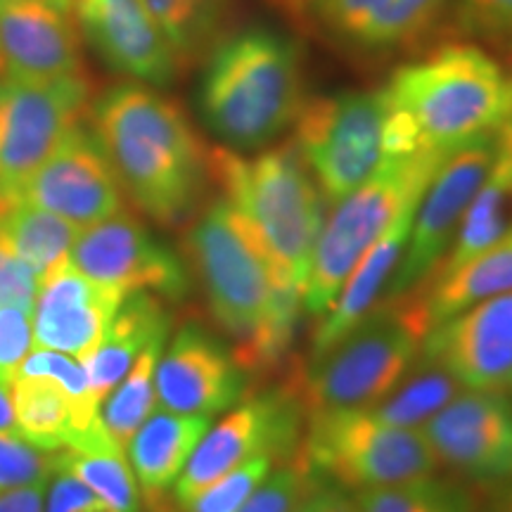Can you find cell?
<instances>
[{
  "mask_svg": "<svg viewBox=\"0 0 512 512\" xmlns=\"http://www.w3.org/2000/svg\"><path fill=\"white\" fill-rule=\"evenodd\" d=\"M185 259L211 318L238 344L240 368L252 373L283 361L304 311L302 292L280 283L259 235L233 202L221 195L192 216Z\"/></svg>",
  "mask_w": 512,
  "mask_h": 512,
  "instance_id": "6da1fadb",
  "label": "cell"
},
{
  "mask_svg": "<svg viewBox=\"0 0 512 512\" xmlns=\"http://www.w3.org/2000/svg\"><path fill=\"white\" fill-rule=\"evenodd\" d=\"M88 114L121 190L147 219L176 228L197 214L211 181L209 150L174 100L128 81L102 93Z\"/></svg>",
  "mask_w": 512,
  "mask_h": 512,
  "instance_id": "7a4b0ae2",
  "label": "cell"
},
{
  "mask_svg": "<svg viewBox=\"0 0 512 512\" xmlns=\"http://www.w3.org/2000/svg\"><path fill=\"white\" fill-rule=\"evenodd\" d=\"M392 107L389 155L439 150L494 133L512 105V76L477 46H446L396 69L384 88Z\"/></svg>",
  "mask_w": 512,
  "mask_h": 512,
  "instance_id": "3957f363",
  "label": "cell"
},
{
  "mask_svg": "<svg viewBox=\"0 0 512 512\" xmlns=\"http://www.w3.org/2000/svg\"><path fill=\"white\" fill-rule=\"evenodd\" d=\"M304 105L302 55L271 29L216 41L200 83L204 124L230 150H259L290 128Z\"/></svg>",
  "mask_w": 512,
  "mask_h": 512,
  "instance_id": "277c9868",
  "label": "cell"
},
{
  "mask_svg": "<svg viewBox=\"0 0 512 512\" xmlns=\"http://www.w3.org/2000/svg\"><path fill=\"white\" fill-rule=\"evenodd\" d=\"M209 174L259 235L280 283L302 292L325 223V197L297 145L256 157H242L230 147L214 150Z\"/></svg>",
  "mask_w": 512,
  "mask_h": 512,
  "instance_id": "5b68a950",
  "label": "cell"
},
{
  "mask_svg": "<svg viewBox=\"0 0 512 512\" xmlns=\"http://www.w3.org/2000/svg\"><path fill=\"white\" fill-rule=\"evenodd\" d=\"M430 330L418 287L377 304L328 351L311 358L309 373L297 384L306 415L377 406L420 361Z\"/></svg>",
  "mask_w": 512,
  "mask_h": 512,
  "instance_id": "8992f818",
  "label": "cell"
},
{
  "mask_svg": "<svg viewBox=\"0 0 512 512\" xmlns=\"http://www.w3.org/2000/svg\"><path fill=\"white\" fill-rule=\"evenodd\" d=\"M444 155L439 150L387 155L366 183L335 204L313 247L302 290L304 311L320 318L330 309L361 256L408 202L420 200Z\"/></svg>",
  "mask_w": 512,
  "mask_h": 512,
  "instance_id": "52a82bcc",
  "label": "cell"
},
{
  "mask_svg": "<svg viewBox=\"0 0 512 512\" xmlns=\"http://www.w3.org/2000/svg\"><path fill=\"white\" fill-rule=\"evenodd\" d=\"M292 460L354 494L434 475L439 467L422 430L389 425L370 408L306 415Z\"/></svg>",
  "mask_w": 512,
  "mask_h": 512,
  "instance_id": "ba28073f",
  "label": "cell"
},
{
  "mask_svg": "<svg viewBox=\"0 0 512 512\" xmlns=\"http://www.w3.org/2000/svg\"><path fill=\"white\" fill-rule=\"evenodd\" d=\"M387 91H347L304 100L294 119V145L325 202L337 204L387 159Z\"/></svg>",
  "mask_w": 512,
  "mask_h": 512,
  "instance_id": "9c48e42d",
  "label": "cell"
},
{
  "mask_svg": "<svg viewBox=\"0 0 512 512\" xmlns=\"http://www.w3.org/2000/svg\"><path fill=\"white\" fill-rule=\"evenodd\" d=\"M86 74L0 79V214L15 207L38 166L91 110Z\"/></svg>",
  "mask_w": 512,
  "mask_h": 512,
  "instance_id": "30bf717a",
  "label": "cell"
},
{
  "mask_svg": "<svg viewBox=\"0 0 512 512\" xmlns=\"http://www.w3.org/2000/svg\"><path fill=\"white\" fill-rule=\"evenodd\" d=\"M304 418V401L297 384L268 389L242 401L204 432L171 489L174 503H188L216 479L256 456L292 460L302 441Z\"/></svg>",
  "mask_w": 512,
  "mask_h": 512,
  "instance_id": "8fae6325",
  "label": "cell"
},
{
  "mask_svg": "<svg viewBox=\"0 0 512 512\" xmlns=\"http://www.w3.org/2000/svg\"><path fill=\"white\" fill-rule=\"evenodd\" d=\"M496 157V131L446 150L415 209L406 249L387 287L389 297L411 292L432 278L456 238L467 207L494 169Z\"/></svg>",
  "mask_w": 512,
  "mask_h": 512,
  "instance_id": "7c38bea8",
  "label": "cell"
},
{
  "mask_svg": "<svg viewBox=\"0 0 512 512\" xmlns=\"http://www.w3.org/2000/svg\"><path fill=\"white\" fill-rule=\"evenodd\" d=\"M72 266L86 278L126 297L150 292L164 302H181L192 285L181 256L157 240L145 223L126 209L81 228L72 247Z\"/></svg>",
  "mask_w": 512,
  "mask_h": 512,
  "instance_id": "4fadbf2b",
  "label": "cell"
},
{
  "mask_svg": "<svg viewBox=\"0 0 512 512\" xmlns=\"http://www.w3.org/2000/svg\"><path fill=\"white\" fill-rule=\"evenodd\" d=\"M19 202L88 228L124 211V190L91 126L81 121L38 166Z\"/></svg>",
  "mask_w": 512,
  "mask_h": 512,
  "instance_id": "5bb4252c",
  "label": "cell"
},
{
  "mask_svg": "<svg viewBox=\"0 0 512 512\" xmlns=\"http://www.w3.org/2000/svg\"><path fill=\"white\" fill-rule=\"evenodd\" d=\"M439 465L458 477L501 484L512 477V401L501 392L463 389L422 427Z\"/></svg>",
  "mask_w": 512,
  "mask_h": 512,
  "instance_id": "9a60e30c",
  "label": "cell"
},
{
  "mask_svg": "<svg viewBox=\"0 0 512 512\" xmlns=\"http://www.w3.org/2000/svg\"><path fill=\"white\" fill-rule=\"evenodd\" d=\"M155 384L164 411L214 418L245 396V370L204 325L185 323L162 349Z\"/></svg>",
  "mask_w": 512,
  "mask_h": 512,
  "instance_id": "2e32d148",
  "label": "cell"
},
{
  "mask_svg": "<svg viewBox=\"0 0 512 512\" xmlns=\"http://www.w3.org/2000/svg\"><path fill=\"white\" fill-rule=\"evenodd\" d=\"M422 356L465 389L512 392V292L484 299L430 330Z\"/></svg>",
  "mask_w": 512,
  "mask_h": 512,
  "instance_id": "e0dca14e",
  "label": "cell"
},
{
  "mask_svg": "<svg viewBox=\"0 0 512 512\" xmlns=\"http://www.w3.org/2000/svg\"><path fill=\"white\" fill-rule=\"evenodd\" d=\"M83 74L74 0H0V79Z\"/></svg>",
  "mask_w": 512,
  "mask_h": 512,
  "instance_id": "ac0fdd59",
  "label": "cell"
},
{
  "mask_svg": "<svg viewBox=\"0 0 512 512\" xmlns=\"http://www.w3.org/2000/svg\"><path fill=\"white\" fill-rule=\"evenodd\" d=\"M74 15L114 72L147 86H169L181 72L183 64L145 0H74Z\"/></svg>",
  "mask_w": 512,
  "mask_h": 512,
  "instance_id": "d6986e66",
  "label": "cell"
},
{
  "mask_svg": "<svg viewBox=\"0 0 512 512\" xmlns=\"http://www.w3.org/2000/svg\"><path fill=\"white\" fill-rule=\"evenodd\" d=\"M126 294L105 287L67 266L38 285L31 323L38 349L81 358L93 351Z\"/></svg>",
  "mask_w": 512,
  "mask_h": 512,
  "instance_id": "ffe728a7",
  "label": "cell"
},
{
  "mask_svg": "<svg viewBox=\"0 0 512 512\" xmlns=\"http://www.w3.org/2000/svg\"><path fill=\"white\" fill-rule=\"evenodd\" d=\"M10 387L17 434L41 451H121L102 425L100 408L72 399L60 384L15 377Z\"/></svg>",
  "mask_w": 512,
  "mask_h": 512,
  "instance_id": "44dd1931",
  "label": "cell"
},
{
  "mask_svg": "<svg viewBox=\"0 0 512 512\" xmlns=\"http://www.w3.org/2000/svg\"><path fill=\"white\" fill-rule=\"evenodd\" d=\"M418 202L420 200L408 202L399 211V216L389 223V228L373 242V247L361 256L335 302L320 316L323 320L313 332L311 358H318L323 351H328L339 337L347 335L358 320L382 302L384 290L392 283L396 266L406 249Z\"/></svg>",
  "mask_w": 512,
  "mask_h": 512,
  "instance_id": "7402d4cb",
  "label": "cell"
},
{
  "mask_svg": "<svg viewBox=\"0 0 512 512\" xmlns=\"http://www.w3.org/2000/svg\"><path fill=\"white\" fill-rule=\"evenodd\" d=\"M211 418L183 415L157 408L126 446V458L136 475L140 496L152 510H164L183 467L209 430Z\"/></svg>",
  "mask_w": 512,
  "mask_h": 512,
  "instance_id": "603a6c76",
  "label": "cell"
},
{
  "mask_svg": "<svg viewBox=\"0 0 512 512\" xmlns=\"http://www.w3.org/2000/svg\"><path fill=\"white\" fill-rule=\"evenodd\" d=\"M169 330L171 313L164 306V299L150 292L128 294L100 342L91 354L81 358L95 399L105 401L145 347L169 337Z\"/></svg>",
  "mask_w": 512,
  "mask_h": 512,
  "instance_id": "cb8c5ba5",
  "label": "cell"
},
{
  "mask_svg": "<svg viewBox=\"0 0 512 512\" xmlns=\"http://www.w3.org/2000/svg\"><path fill=\"white\" fill-rule=\"evenodd\" d=\"M425 309L432 328L484 299L512 292V230L465 264L427 280Z\"/></svg>",
  "mask_w": 512,
  "mask_h": 512,
  "instance_id": "d4e9b609",
  "label": "cell"
},
{
  "mask_svg": "<svg viewBox=\"0 0 512 512\" xmlns=\"http://www.w3.org/2000/svg\"><path fill=\"white\" fill-rule=\"evenodd\" d=\"M0 230L34 271L38 285L72 261V247L81 233L74 223L24 202L0 214Z\"/></svg>",
  "mask_w": 512,
  "mask_h": 512,
  "instance_id": "484cf974",
  "label": "cell"
},
{
  "mask_svg": "<svg viewBox=\"0 0 512 512\" xmlns=\"http://www.w3.org/2000/svg\"><path fill=\"white\" fill-rule=\"evenodd\" d=\"M512 230V178L505 166L498 162L491 169L489 178H486L482 188L475 195L470 207H467L463 221L456 230V238H453L451 247L437 271H451L465 264L467 259L484 252L486 247H491L494 242L505 238ZM432 273V275H434Z\"/></svg>",
  "mask_w": 512,
  "mask_h": 512,
  "instance_id": "4316f807",
  "label": "cell"
},
{
  "mask_svg": "<svg viewBox=\"0 0 512 512\" xmlns=\"http://www.w3.org/2000/svg\"><path fill=\"white\" fill-rule=\"evenodd\" d=\"M463 384L432 358L420 356L415 368L399 382L392 394L370 408L377 418L396 427H422L463 392Z\"/></svg>",
  "mask_w": 512,
  "mask_h": 512,
  "instance_id": "83f0119b",
  "label": "cell"
},
{
  "mask_svg": "<svg viewBox=\"0 0 512 512\" xmlns=\"http://www.w3.org/2000/svg\"><path fill=\"white\" fill-rule=\"evenodd\" d=\"M166 339H157L136 358L128 373L121 377L117 387L107 394L100 406V418L110 439L121 451L140 430V425L157 411V361L162 356Z\"/></svg>",
  "mask_w": 512,
  "mask_h": 512,
  "instance_id": "f1b7e54d",
  "label": "cell"
},
{
  "mask_svg": "<svg viewBox=\"0 0 512 512\" xmlns=\"http://www.w3.org/2000/svg\"><path fill=\"white\" fill-rule=\"evenodd\" d=\"M145 5L181 64L197 60L216 46L228 10V0H145Z\"/></svg>",
  "mask_w": 512,
  "mask_h": 512,
  "instance_id": "f546056e",
  "label": "cell"
},
{
  "mask_svg": "<svg viewBox=\"0 0 512 512\" xmlns=\"http://www.w3.org/2000/svg\"><path fill=\"white\" fill-rule=\"evenodd\" d=\"M354 496L361 512H479L465 484L434 475L356 491Z\"/></svg>",
  "mask_w": 512,
  "mask_h": 512,
  "instance_id": "4dcf8cb0",
  "label": "cell"
},
{
  "mask_svg": "<svg viewBox=\"0 0 512 512\" xmlns=\"http://www.w3.org/2000/svg\"><path fill=\"white\" fill-rule=\"evenodd\" d=\"M55 472L79 479L117 512H143V496L124 451H60L55 456Z\"/></svg>",
  "mask_w": 512,
  "mask_h": 512,
  "instance_id": "1f68e13d",
  "label": "cell"
},
{
  "mask_svg": "<svg viewBox=\"0 0 512 512\" xmlns=\"http://www.w3.org/2000/svg\"><path fill=\"white\" fill-rule=\"evenodd\" d=\"M275 463L278 460L271 456H256L247 460V463L230 470L228 475L216 479L214 484H209L197 496H192L188 503L178 505V508H181V512H238L247 498L252 496L256 486L271 475Z\"/></svg>",
  "mask_w": 512,
  "mask_h": 512,
  "instance_id": "d6a6232c",
  "label": "cell"
},
{
  "mask_svg": "<svg viewBox=\"0 0 512 512\" xmlns=\"http://www.w3.org/2000/svg\"><path fill=\"white\" fill-rule=\"evenodd\" d=\"M55 456L57 453L41 451L19 434H0V494L48 484L55 475Z\"/></svg>",
  "mask_w": 512,
  "mask_h": 512,
  "instance_id": "836d02e7",
  "label": "cell"
},
{
  "mask_svg": "<svg viewBox=\"0 0 512 512\" xmlns=\"http://www.w3.org/2000/svg\"><path fill=\"white\" fill-rule=\"evenodd\" d=\"M320 22L351 46L373 50L377 0H309Z\"/></svg>",
  "mask_w": 512,
  "mask_h": 512,
  "instance_id": "e575fe53",
  "label": "cell"
},
{
  "mask_svg": "<svg viewBox=\"0 0 512 512\" xmlns=\"http://www.w3.org/2000/svg\"><path fill=\"white\" fill-rule=\"evenodd\" d=\"M311 482V472L290 460L280 470H271L238 512H299Z\"/></svg>",
  "mask_w": 512,
  "mask_h": 512,
  "instance_id": "d590c367",
  "label": "cell"
},
{
  "mask_svg": "<svg viewBox=\"0 0 512 512\" xmlns=\"http://www.w3.org/2000/svg\"><path fill=\"white\" fill-rule=\"evenodd\" d=\"M17 377H41V380H50L67 392L72 399L79 403H86V406L100 408L102 403L95 399L91 392V384H88L86 368L79 358L60 354V351L50 349H38L27 356V361L22 363Z\"/></svg>",
  "mask_w": 512,
  "mask_h": 512,
  "instance_id": "8d00e7d4",
  "label": "cell"
},
{
  "mask_svg": "<svg viewBox=\"0 0 512 512\" xmlns=\"http://www.w3.org/2000/svg\"><path fill=\"white\" fill-rule=\"evenodd\" d=\"M34 323L29 309L3 306L0 309V380L12 384L34 351Z\"/></svg>",
  "mask_w": 512,
  "mask_h": 512,
  "instance_id": "74e56055",
  "label": "cell"
},
{
  "mask_svg": "<svg viewBox=\"0 0 512 512\" xmlns=\"http://www.w3.org/2000/svg\"><path fill=\"white\" fill-rule=\"evenodd\" d=\"M458 17L467 34L512 46V0H458Z\"/></svg>",
  "mask_w": 512,
  "mask_h": 512,
  "instance_id": "f35d334b",
  "label": "cell"
},
{
  "mask_svg": "<svg viewBox=\"0 0 512 512\" xmlns=\"http://www.w3.org/2000/svg\"><path fill=\"white\" fill-rule=\"evenodd\" d=\"M38 292V278L34 271L19 259L8 238L0 230V309L3 306H17L29 309L34 306Z\"/></svg>",
  "mask_w": 512,
  "mask_h": 512,
  "instance_id": "ab89813d",
  "label": "cell"
},
{
  "mask_svg": "<svg viewBox=\"0 0 512 512\" xmlns=\"http://www.w3.org/2000/svg\"><path fill=\"white\" fill-rule=\"evenodd\" d=\"M46 512H117L95 496L86 484L64 472H55L46 489Z\"/></svg>",
  "mask_w": 512,
  "mask_h": 512,
  "instance_id": "60d3db41",
  "label": "cell"
},
{
  "mask_svg": "<svg viewBox=\"0 0 512 512\" xmlns=\"http://www.w3.org/2000/svg\"><path fill=\"white\" fill-rule=\"evenodd\" d=\"M299 512H361V508H358L356 496L347 494V489L313 475Z\"/></svg>",
  "mask_w": 512,
  "mask_h": 512,
  "instance_id": "b9f144b4",
  "label": "cell"
},
{
  "mask_svg": "<svg viewBox=\"0 0 512 512\" xmlns=\"http://www.w3.org/2000/svg\"><path fill=\"white\" fill-rule=\"evenodd\" d=\"M48 484L24 486L0 494V512H46Z\"/></svg>",
  "mask_w": 512,
  "mask_h": 512,
  "instance_id": "7bdbcfd3",
  "label": "cell"
},
{
  "mask_svg": "<svg viewBox=\"0 0 512 512\" xmlns=\"http://www.w3.org/2000/svg\"><path fill=\"white\" fill-rule=\"evenodd\" d=\"M496 140H498V162L505 166L512 178V105L501 126L496 128Z\"/></svg>",
  "mask_w": 512,
  "mask_h": 512,
  "instance_id": "ee69618b",
  "label": "cell"
},
{
  "mask_svg": "<svg viewBox=\"0 0 512 512\" xmlns=\"http://www.w3.org/2000/svg\"><path fill=\"white\" fill-rule=\"evenodd\" d=\"M0 434H17L15 406H12V387L0 380Z\"/></svg>",
  "mask_w": 512,
  "mask_h": 512,
  "instance_id": "f6af8a7d",
  "label": "cell"
},
{
  "mask_svg": "<svg viewBox=\"0 0 512 512\" xmlns=\"http://www.w3.org/2000/svg\"><path fill=\"white\" fill-rule=\"evenodd\" d=\"M479 512H512V477L496 484L494 494Z\"/></svg>",
  "mask_w": 512,
  "mask_h": 512,
  "instance_id": "bcb514c9",
  "label": "cell"
},
{
  "mask_svg": "<svg viewBox=\"0 0 512 512\" xmlns=\"http://www.w3.org/2000/svg\"><path fill=\"white\" fill-rule=\"evenodd\" d=\"M420 3V8H422V12H425V17H427V22H434V19H437V15H439V10H441V5H444V0H418Z\"/></svg>",
  "mask_w": 512,
  "mask_h": 512,
  "instance_id": "7dc6e473",
  "label": "cell"
},
{
  "mask_svg": "<svg viewBox=\"0 0 512 512\" xmlns=\"http://www.w3.org/2000/svg\"><path fill=\"white\" fill-rule=\"evenodd\" d=\"M159 512H166V510H159Z\"/></svg>",
  "mask_w": 512,
  "mask_h": 512,
  "instance_id": "c3c4849f",
  "label": "cell"
}]
</instances>
